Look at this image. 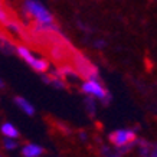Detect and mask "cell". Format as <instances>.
Returning <instances> with one entry per match:
<instances>
[{
	"label": "cell",
	"mask_w": 157,
	"mask_h": 157,
	"mask_svg": "<svg viewBox=\"0 0 157 157\" xmlns=\"http://www.w3.org/2000/svg\"><path fill=\"white\" fill-rule=\"evenodd\" d=\"M43 153V147L35 143H28L22 147V156L23 157H40Z\"/></svg>",
	"instance_id": "5"
},
{
	"label": "cell",
	"mask_w": 157,
	"mask_h": 157,
	"mask_svg": "<svg viewBox=\"0 0 157 157\" xmlns=\"http://www.w3.org/2000/svg\"><path fill=\"white\" fill-rule=\"evenodd\" d=\"M2 134L5 137H9V138H17L19 137V130L14 127L12 123H3L2 124Z\"/></svg>",
	"instance_id": "7"
},
{
	"label": "cell",
	"mask_w": 157,
	"mask_h": 157,
	"mask_svg": "<svg viewBox=\"0 0 157 157\" xmlns=\"http://www.w3.org/2000/svg\"><path fill=\"white\" fill-rule=\"evenodd\" d=\"M2 86H3V82H2V79H0V88H2Z\"/></svg>",
	"instance_id": "10"
},
{
	"label": "cell",
	"mask_w": 157,
	"mask_h": 157,
	"mask_svg": "<svg viewBox=\"0 0 157 157\" xmlns=\"http://www.w3.org/2000/svg\"><path fill=\"white\" fill-rule=\"evenodd\" d=\"M150 157H157V148H154L151 151V154H150Z\"/></svg>",
	"instance_id": "9"
},
{
	"label": "cell",
	"mask_w": 157,
	"mask_h": 157,
	"mask_svg": "<svg viewBox=\"0 0 157 157\" xmlns=\"http://www.w3.org/2000/svg\"><path fill=\"white\" fill-rule=\"evenodd\" d=\"M137 140V134L134 130H128V128H120L115 130L109 134V141L114 144L115 147H128L133 143H136Z\"/></svg>",
	"instance_id": "3"
},
{
	"label": "cell",
	"mask_w": 157,
	"mask_h": 157,
	"mask_svg": "<svg viewBox=\"0 0 157 157\" xmlns=\"http://www.w3.org/2000/svg\"><path fill=\"white\" fill-rule=\"evenodd\" d=\"M25 12L33 17L39 25L42 26H51L53 25V16L39 0H25L23 3Z\"/></svg>",
	"instance_id": "1"
},
{
	"label": "cell",
	"mask_w": 157,
	"mask_h": 157,
	"mask_svg": "<svg viewBox=\"0 0 157 157\" xmlns=\"http://www.w3.org/2000/svg\"><path fill=\"white\" fill-rule=\"evenodd\" d=\"M14 102H16V105L23 111L25 114H28V115L35 114V107L30 104L26 98H23V97H16V98H14Z\"/></svg>",
	"instance_id": "6"
},
{
	"label": "cell",
	"mask_w": 157,
	"mask_h": 157,
	"mask_svg": "<svg viewBox=\"0 0 157 157\" xmlns=\"http://www.w3.org/2000/svg\"><path fill=\"white\" fill-rule=\"evenodd\" d=\"M3 146H5L7 150H14V148L17 147V141H16V138L5 137V140H3Z\"/></svg>",
	"instance_id": "8"
},
{
	"label": "cell",
	"mask_w": 157,
	"mask_h": 157,
	"mask_svg": "<svg viewBox=\"0 0 157 157\" xmlns=\"http://www.w3.org/2000/svg\"><path fill=\"white\" fill-rule=\"evenodd\" d=\"M16 52H17V55L28 63L29 67H32L36 72H46L48 71V68H49L48 61H45L42 58L35 56L33 53L30 52L26 46H22V45L17 46V48H16Z\"/></svg>",
	"instance_id": "2"
},
{
	"label": "cell",
	"mask_w": 157,
	"mask_h": 157,
	"mask_svg": "<svg viewBox=\"0 0 157 157\" xmlns=\"http://www.w3.org/2000/svg\"><path fill=\"white\" fill-rule=\"evenodd\" d=\"M81 90L84 94L90 97H94V98H98L101 101H107L109 100V94L107 92L104 86L101 85V82L98 79H86L84 84H82Z\"/></svg>",
	"instance_id": "4"
}]
</instances>
